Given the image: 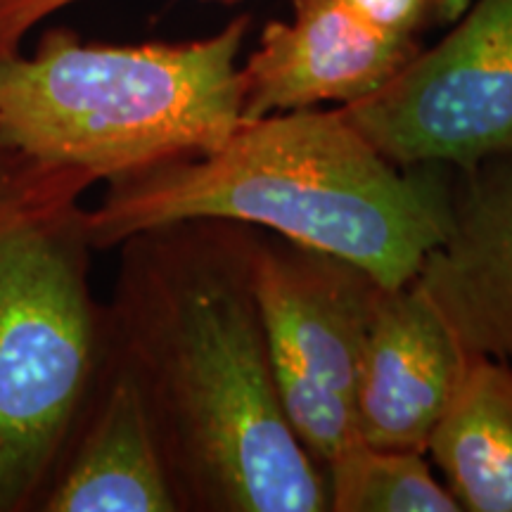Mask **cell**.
<instances>
[{"mask_svg":"<svg viewBox=\"0 0 512 512\" xmlns=\"http://www.w3.org/2000/svg\"><path fill=\"white\" fill-rule=\"evenodd\" d=\"M254 228L188 219L133 233L107 309L183 512H330L280 403L252 285Z\"/></svg>","mask_w":512,"mask_h":512,"instance_id":"cell-1","label":"cell"},{"mask_svg":"<svg viewBox=\"0 0 512 512\" xmlns=\"http://www.w3.org/2000/svg\"><path fill=\"white\" fill-rule=\"evenodd\" d=\"M453 166H396L339 107L242 119L214 150L107 183L86 209L95 252L140 230L223 219L366 268L401 287L444 238Z\"/></svg>","mask_w":512,"mask_h":512,"instance_id":"cell-2","label":"cell"},{"mask_svg":"<svg viewBox=\"0 0 512 512\" xmlns=\"http://www.w3.org/2000/svg\"><path fill=\"white\" fill-rule=\"evenodd\" d=\"M249 24L131 46L50 27L31 53L0 57V143L93 183L214 150L242 121Z\"/></svg>","mask_w":512,"mask_h":512,"instance_id":"cell-3","label":"cell"},{"mask_svg":"<svg viewBox=\"0 0 512 512\" xmlns=\"http://www.w3.org/2000/svg\"><path fill=\"white\" fill-rule=\"evenodd\" d=\"M88 176L0 143V512H36L107 358Z\"/></svg>","mask_w":512,"mask_h":512,"instance_id":"cell-4","label":"cell"},{"mask_svg":"<svg viewBox=\"0 0 512 512\" xmlns=\"http://www.w3.org/2000/svg\"><path fill=\"white\" fill-rule=\"evenodd\" d=\"M249 261L280 403L325 467L358 439V366L384 285L347 259L259 228Z\"/></svg>","mask_w":512,"mask_h":512,"instance_id":"cell-5","label":"cell"},{"mask_svg":"<svg viewBox=\"0 0 512 512\" xmlns=\"http://www.w3.org/2000/svg\"><path fill=\"white\" fill-rule=\"evenodd\" d=\"M396 166H470L512 147V0L470 3L387 86L342 105Z\"/></svg>","mask_w":512,"mask_h":512,"instance_id":"cell-6","label":"cell"},{"mask_svg":"<svg viewBox=\"0 0 512 512\" xmlns=\"http://www.w3.org/2000/svg\"><path fill=\"white\" fill-rule=\"evenodd\" d=\"M408 283L467 354L512 366V147L453 166L446 233Z\"/></svg>","mask_w":512,"mask_h":512,"instance_id":"cell-7","label":"cell"},{"mask_svg":"<svg viewBox=\"0 0 512 512\" xmlns=\"http://www.w3.org/2000/svg\"><path fill=\"white\" fill-rule=\"evenodd\" d=\"M290 3L292 19L268 22L242 64V119L325 102L351 105L387 86L425 48L347 0Z\"/></svg>","mask_w":512,"mask_h":512,"instance_id":"cell-8","label":"cell"},{"mask_svg":"<svg viewBox=\"0 0 512 512\" xmlns=\"http://www.w3.org/2000/svg\"><path fill=\"white\" fill-rule=\"evenodd\" d=\"M470 358L411 283L384 287L358 366V439L425 453Z\"/></svg>","mask_w":512,"mask_h":512,"instance_id":"cell-9","label":"cell"},{"mask_svg":"<svg viewBox=\"0 0 512 512\" xmlns=\"http://www.w3.org/2000/svg\"><path fill=\"white\" fill-rule=\"evenodd\" d=\"M36 512H183L138 382L110 344Z\"/></svg>","mask_w":512,"mask_h":512,"instance_id":"cell-10","label":"cell"},{"mask_svg":"<svg viewBox=\"0 0 512 512\" xmlns=\"http://www.w3.org/2000/svg\"><path fill=\"white\" fill-rule=\"evenodd\" d=\"M460 512H512V366L472 356L427 441Z\"/></svg>","mask_w":512,"mask_h":512,"instance_id":"cell-11","label":"cell"},{"mask_svg":"<svg viewBox=\"0 0 512 512\" xmlns=\"http://www.w3.org/2000/svg\"><path fill=\"white\" fill-rule=\"evenodd\" d=\"M330 512H460L422 451L356 439L323 467Z\"/></svg>","mask_w":512,"mask_h":512,"instance_id":"cell-12","label":"cell"},{"mask_svg":"<svg viewBox=\"0 0 512 512\" xmlns=\"http://www.w3.org/2000/svg\"><path fill=\"white\" fill-rule=\"evenodd\" d=\"M74 3L81 0H0V57L22 50L31 31ZM221 3H238V0H221Z\"/></svg>","mask_w":512,"mask_h":512,"instance_id":"cell-13","label":"cell"}]
</instances>
